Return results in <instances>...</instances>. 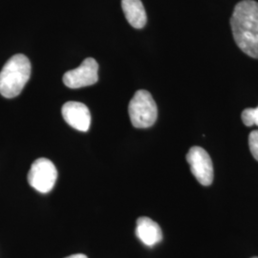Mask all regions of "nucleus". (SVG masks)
I'll list each match as a JSON object with an SVG mask.
<instances>
[{
    "instance_id": "f257e3e1",
    "label": "nucleus",
    "mask_w": 258,
    "mask_h": 258,
    "mask_svg": "<svg viewBox=\"0 0 258 258\" xmlns=\"http://www.w3.org/2000/svg\"><path fill=\"white\" fill-rule=\"evenodd\" d=\"M231 26L237 46L246 55L258 59V2H239L233 10Z\"/></svg>"
},
{
    "instance_id": "f03ea898",
    "label": "nucleus",
    "mask_w": 258,
    "mask_h": 258,
    "mask_svg": "<svg viewBox=\"0 0 258 258\" xmlns=\"http://www.w3.org/2000/svg\"><path fill=\"white\" fill-rule=\"evenodd\" d=\"M31 76V63L27 56L15 55L0 72V94L7 99L19 96Z\"/></svg>"
},
{
    "instance_id": "7ed1b4c3",
    "label": "nucleus",
    "mask_w": 258,
    "mask_h": 258,
    "mask_svg": "<svg viewBox=\"0 0 258 258\" xmlns=\"http://www.w3.org/2000/svg\"><path fill=\"white\" fill-rule=\"evenodd\" d=\"M129 117L136 128L152 126L158 117L156 102L147 90H139L129 102Z\"/></svg>"
},
{
    "instance_id": "20e7f679",
    "label": "nucleus",
    "mask_w": 258,
    "mask_h": 258,
    "mask_svg": "<svg viewBox=\"0 0 258 258\" xmlns=\"http://www.w3.org/2000/svg\"><path fill=\"white\" fill-rule=\"evenodd\" d=\"M56 179L57 170L55 165L45 158L36 160L28 173V182L30 185L41 194L51 191Z\"/></svg>"
},
{
    "instance_id": "39448f33",
    "label": "nucleus",
    "mask_w": 258,
    "mask_h": 258,
    "mask_svg": "<svg viewBox=\"0 0 258 258\" xmlns=\"http://www.w3.org/2000/svg\"><path fill=\"white\" fill-rule=\"evenodd\" d=\"M186 161L195 179L202 185L213 182V165L209 153L200 147H192L186 154Z\"/></svg>"
},
{
    "instance_id": "423d86ee",
    "label": "nucleus",
    "mask_w": 258,
    "mask_h": 258,
    "mask_svg": "<svg viewBox=\"0 0 258 258\" xmlns=\"http://www.w3.org/2000/svg\"><path fill=\"white\" fill-rule=\"evenodd\" d=\"M98 70V62L92 57H88L83 60L81 66L65 73L63 83L67 87L73 89L90 86L99 80Z\"/></svg>"
},
{
    "instance_id": "0eeeda50",
    "label": "nucleus",
    "mask_w": 258,
    "mask_h": 258,
    "mask_svg": "<svg viewBox=\"0 0 258 258\" xmlns=\"http://www.w3.org/2000/svg\"><path fill=\"white\" fill-rule=\"evenodd\" d=\"M65 121L79 131L86 132L90 128L91 114L88 107L82 102H68L61 109Z\"/></svg>"
},
{
    "instance_id": "6e6552de",
    "label": "nucleus",
    "mask_w": 258,
    "mask_h": 258,
    "mask_svg": "<svg viewBox=\"0 0 258 258\" xmlns=\"http://www.w3.org/2000/svg\"><path fill=\"white\" fill-rule=\"evenodd\" d=\"M136 235L148 247H153L163 239V232L160 226L156 222L145 216L137 220Z\"/></svg>"
},
{
    "instance_id": "1a4fd4ad",
    "label": "nucleus",
    "mask_w": 258,
    "mask_h": 258,
    "mask_svg": "<svg viewBox=\"0 0 258 258\" xmlns=\"http://www.w3.org/2000/svg\"><path fill=\"white\" fill-rule=\"evenodd\" d=\"M121 8L129 24L142 29L147 24V13L141 0H121Z\"/></svg>"
},
{
    "instance_id": "9d476101",
    "label": "nucleus",
    "mask_w": 258,
    "mask_h": 258,
    "mask_svg": "<svg viewBox=\"0 0 258 258\" xmlns=\"http://www.w3.org/2000/svg\"><path fill=\"white\" fill-rule=\"evenodd\" d=\"M241 118L246 126L258 125V106L256 108H246L242 112Z\"/></svg>"
},
{
    "instance_id": "9b49d317",
    "label": "nucleus",
    "mask_w": 258,
    "mask_h": 258,
    "mask_svg": "<svg viewBox=\"0 0 258 258\" xmlns=\"http://www.w3.org/2000/svg\"><path fill=\"white\" fill-rule=\"evenodd\" d=\"M249 147L252 156L258 162V130H253L249 133Z\"/></svg>"
},
{
    "instance_id": "f8f14e48",
    "label": "nucleus",
    "mask_w": 258,
    "mask_h": 258,
    "mask_svg": "<svg viewBox=\"0 0 258 258\" xmlns=\"http://www.w3.org/2000/svg\"><path fill=\"white\" fill-rule=\"evenodd\" d=\"M65 258H88L86 255H84L83 253H76V254H72L70 256H67Z\"/></svg>"
},
{
    "instance_id": "ddd939ff",
    "label": "nucleus",
    "mask_w": 258,
    "mask_h": 258,
    "mask_svg": "<svg viewBox=\"0 0 258 258\" xmlns=\"http://www.w3.org/2000/svg\"><path fill=\"white\" fill-rule=\"evenodd\" d=\"M251 258H258L257 256H254V257H251Z\"/></svg>"
}]
</instances>
